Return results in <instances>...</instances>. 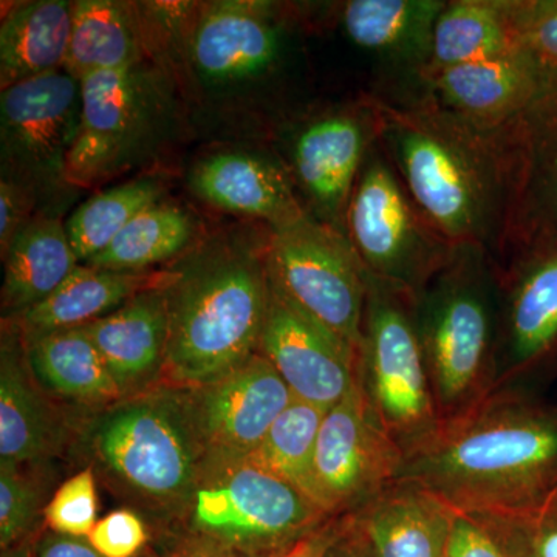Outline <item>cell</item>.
Instances as JSON below:
<instances>
[{
	"mask_svg": "<svg viewBox=\"0 0 557 557\" xmlns=\"http://www.w3.org/2000/svg\"><path fill=\"white\" fill-rule=\"evenodd\" d=\"M259 354L277 370L293 397L319 409H332L357 373L358 351L289 302L271 278Z\"/></svg>",
	"mask_w": 557,
	"mask_h": 557,
	"instance_id": "obj_17",
	"label": "cell"
},
{
	"mask_svg": "<svg viewBox=\"0 0 557 557\" xmlns=\"http://www.w3.org/2000/svg\"><path fill=\"white\" fill-rule=\"evenodd\" d=\"M324 557H373L372 549L355 522L354 516H343L338 536L330 545Z\"/></svg>",
	"mask_w": 557,
	"mask_h": 557,
	"instance_id": "obj_44",
	"label": "cell"
},
{
	"mask_svg": "<svg viewBox=\"0 0 557 557\" xmlns=\"http://www.w3.org/2000/svg\"><path fill=\"white\" fill-rule=\"evenodd\" d=\"M185 511L188 533L251 557H274L332 519L249 457L207 458Z\"/></svg>",
	"mask_w": 557,
	"mask_h": 557,
	"instance_id": "obj_6",
	"label": "cell"
},
{
	"mask_svg": "<svg viewBox=\"0 0 557 557\" xmlns=\"http://www.w3.org/2000/svg\"><path fill=\"white\" fill-rule=\"evenodd\" d=\"M446 0H348L341 5L344 33L359 49L420 76L431 62L435 22Z\"/></svg>",
	"mask_w": 557,
	"mask_h": 557,
	"instance_id": "obj_23",
	"label": "cell"
},
{
	"mask_svg": "<svg viewBox=\"0 0 557 557\" xmlns=\"http://www.w3.org/2000/svg\"><path fill=\"white\" fill-rule=\"evenodd\" d=\"M511 168L509 249L557 239V76H548L536 100L502 127ZM497 260V262H498Z\"/></svg>",
	"mask_w": 557,
	"mask_h": 557,
	"instance_id": "obj_16",
	"label": "cell"
},
{
	"mask_svg": "<svg viewBox=\"0 0 557 557\" xmlns=\"http://www.w3.org/2000/svg\"><path fill=\"white\" fill-rule=\"evenodd\" d=\"M171 113L168 81L145 61L86 76L65 183L89 189L134 170L166 135Z\"/></svg>",
	"mask_w": 557,
	"mask_h": 557,
	"instance_id": "obj_8",
	"label": "cell"
},
{
	"mask_svg": "<svg viewBox=\"0 0 557 557\" xmlns=\"http://www.w3.org/2000/svg\"><path fill=\"white\" fill-rule=\"evenodd\" d=\"M417 327L440 424L496 391L497 262L478 245H457L417 298Z\"/></svg>",
	"mask_w": 557,
	"mask_h": 557,
	"instance_id": "obj_4",
	"label": "cell"
},
{
	"mask_svg": "<svg viewBox=\"0 0 557 557\" xmlns=\"http://www.w3.org/2000/svg\"><path fill=\"white\" fill-rule=\"evenodd\" d=\"M124 394L163 369L168 343L164 288L149 289L83 325Z\"/></svg>",
	"mask_w": 557,
	"mask_h": 557,
	"instance_id": "obj_24",
	"label": "cell"
},
{
	"mask_svg": "<svg viewBox=\"0 0 557 557\" xmlns=\"http://www.w3.org/2000/svg\"><path fill=\"white\" fill-rule=\"evenodd\" d=\"M282 28L265 2L220 0L201 11L190 57L203 78L240 83L269 72L281 57Z\"/></svg>",
	"mask_w": 557,
	"mask_h": 557,
	"instance_id": "obj_19",
	"label": "cell"
},
{
	"mask_svg": "<svg viewBox=\"0 0 557 557\" xmlns=\"http://www.w3.org/2000/svg\"><path fill=\"white\" fill-rule=\"evenodd\" d=\"M456 512L426 487L397 480L351 516L373 557H443Z\"/></svg>",
	"mask_w": 557,
	"mask_h": 557,
	"instance_id": "obj_21",
	"label": "cell"
},
{
	"mask_svg": "<svg viewBox=\"0 0 557 557\" xmlns=\"http://www.w3.org/2000/svg\"><path fill=\"white\" fill-rule=\"evenodd\" d=\"M358 372L405 458L434 437L440 418L418 336L417 296L369 273Z\"/></svg>",
	"mask_w": 557,
	"mask_h": 557,
	"instance_id": "obj_7",
	"label": "cell"
},
{
	"mask_svg": "<svg viewBox=\"0 0 557 557\" xmlns=\"http://www.w3.org/2000/svg\"><path fill=\"white\" fill-rule=\"evenodd\" d=\"M163 186L157 178L131 180L123 185L95 194L70 215V244L79 262H89L137 218L139 212L160 203Z\"/></svg>",
	"mask_w": 557,
	"mask_h": 557,
	"instance_id": "obj_32",
	"label": "cell"
},
{
	"mask_svg": "<svg viewBox=\"0 0 557 557\" xmlns=\"http://www.w3.org/2000/svg\"><path fill=\"white\" fill-rule=\"evenodd\" d=\"M379 145L431 225L453 245L498 260L507 236L511 168L500 129H482L423 95L379 97Z\"/></svg>",
	"mask_w": 557,
	"mask_h": 557,
	"instance_id": "obj_1",
	"label": "cell"
},
{
	"mask_svg": "<svg viewBox=\"0 0 557 557\" xmlns=\"http://www.w3.org/2000/svg\"><path fill=\"white\" fill-rule=\"evenodd\" d=\"M341 519H343V516L329 519L327 522L322 523L317 530L311 531L306 537L296 542L293 547L278 553L274 557H324L330 545L338 536Z\"/></svg>",
	"mask_w": 557,
	"mask_h": 557,
	"instance_id": "obj_43",
	"label": "cell"
},
{
	"mask_svg": "<svg viewBox=\"0 0 557 557\" xmlns=\"http://www.w3.org/2000/svg\"><path fill=\"white\" fill-rule=\"evenodd\" d=\"M2 557H36L35 547L32 541L24 542V544L16 545V547L2 552Z\"/></svg>",
	"mask_w": 557,
	"mask_h": 557,
	"instance_id": "obj_45",
	"label": "cell"
},
{
	"mask_svg": "<svg viewBox=\"0 0 557 557\" xmlns=\"http://www.w3.org/2000/svg\"><path fill=\"white\" fill-rule=\"evenodd\" d=\"M194 223L183 209L157 203L139 212L104 251L84 265L141 273L188 248Z\"/></svg>",
	"mask_w": 557,
	"mask_h": 557,
	"instance_id": "obj_31",
	"label": "cell"
},
{
	"mask_svg": "<svg viewBox=\"0 0 557 557\" xmlns=\"http://www.w3.org/2000/svg\"><path fill=\"white\" fill-rule=\"evenodd\" d=\"M58 445L53 417L33 386L14 348L3 343L0 358V463L32 468Z\"/></svg>",
	"mask_w": 557,
	"mask_h": 557,
	"instance_id": "obj_30",
	"label": "cell"
},
{
	"mask_svg": "<svg viewBox=\"0 0 557 557\" xmlns=\"http://www.w3.org/2000/svg\"><path fill=\"white\" fill-rule=\"evenodd\" d=\"M160 557H251L231 548L228 545L220 544L212 539L199 536V534L186 531L182 536L174 539L171 545L161 553Z\"/></svg>",
	"mask_w": 557,
	"mask_h": 557,
	"instance_id": "obj_41",
	"label": "cell"
},
{
	"mask_svg": "<svg viewBox=\"0 0 557 557\" xmlns=\"http://www.w3.org/2000/svg\"><path fill=\"white\" fill-rule=\"evenodd\" d=\"M440 108L482 129H500L541 94L545 76L525 53L426 69L417 78Z\"/></svg>",
	"mask_w": 557,
	"mask_h": 557,
	"instance_id": "obj_18",
	"label": "cell"
},
{
	"mask_svg": "<svg viewBox=\"0 0 557 557\" xmlns=\"http://www.w3.org/2000/svg\"><path fill=\"white\" fill-rule=\"evenodd\" d=\"M265 251L269 276L278 292L358 351L368 271L346 234L309 215L271 231Z\"/></svg>",
	"mask_w": 557,
	"mask_h": 557,
	"instance_id": "obj_10",
	"label": "cell"
},
{
	"mask_svg": "<svg viewBox=\"0 0 557 557\" xmlns=\"http://www.w3.org/2000/svg\"><path fill=\"white\" fill-rule=\"evenodd\" d=\"M79 119L81 83L64 69L2 90V178L27 186L36 196L65 183Z\"/></svg>",
	"mask_w": 557,
	"mask_h": 557,
	"instance_id": "obj_13",
	"label": "cell"
},
{
	"mask_svg": "<svg viewBox=\"0 0 557 557\" xmlns=\"http://www.w3.org/2000/svg\"><path fill=\"white\" fill-rule=\"evenodd\" d=\"M73 2L35 0L14 7L0 27V87L64 67L72 36Z\"/></svg>",
	"mask_w": 557,
	"mask_h": 557,
	"instance_id": "obj_26",
	"label": "cell"
},
{
	"mask_svg": "<svg viewBox=\"0 0 557 557\" xmlns=\"http://www.w3.org/2000/svg\"><path fill=\"white\" fill-rule=\"evenodd\" d=\"M36 557H102L87 539L62 536L47 530L33 539Z\"/></svg>",
	"mask_w": 557,
	"mask_h": 557,
	"instance_id": "obj_42",
	"label": "cell"
},
{
	"mask_svg": "<svg viewBox=\"0 0 557 557\" xmlns=\"http://www.w3.org/2000/svg\"><path fill=\"white\" fill-rule=\"evenodd\" d=\"M149 541L145 520L131 509H116L101 520L87 537L102 557H137Z\"/></svg>",
	"mask_w": 557,
	"mask_h": 557,
	"instance_id": "obj_38",
	"label": "cell"
},
{
	"mask_svg": "<svg viewBox=\"0 0 557 557\" xmlns=\"http://www.w3.org/2000/svg\"><path fill=\"white\" fill-rule=\"evenodd\" d=\"M325 413L327 410L293 399L248 457L310 498L314 449Z\"/></svg>",
	"mask_w": 557,
	"mask_h": 557,
	"instance_id": "obj_33",
	"label": "cell"
},
{
	"mask_svg": "<svg viewBox=\"0 0 557 557\" xmlns=\"http://www.w3.org/2000/svg\"><path fill=\"white\" fill-rule=\"evenodd\" d=\"M346 236L369 274L417 298L457 247L424 218L379 143L370 149L351 194Z\"/></svg>",
	"mask_w": 557,
	"mask_h": 557,
	"instance_id": "obj_9",
	"label": "cell"
},
{
	"mask_svg": "<svg viewBox=\"0 0 557 557\" xmlns=\"http://www.w3.org/2000/svg\"><path fill=\"white\" fill-rule=\"evenodd\" d=\"M168 343L161 372L199 387L258 354L270 307L267 251L220 247L200 252L164 288Z\"/></svg>",
	"mask_w": 557,
	"mask_h": 557,
	"instance_id": "obj_3",
	"label": "cell"
},
{
	"mask_svg": "<svg viewBox=\"0 0 557 557\" xmlns=\"http://www.w3.org/2000/svg\"><path fill=\"white\" fill-rule=\"evenodd\" d=\"M97 480L91 469H83L54 491L42 516L47 530L62 536L87 539L97 525Z\"/></svg>",
	"mask_w": 557,
	"mask_h": 557,
	"instance_id": "obj_36",
	"label": "cell"
},
{
	"mask_svg": "<svg viewBox=\"0 0 557 557\" xmlns=\"http://www.w3.org/2000/svg\"><path fill=\"white\" fill-rule=\"evenodd\" d=\"M89 443L110 478L159 505L186 507L207 461L180 391L120 399L95 421Z\"/></svg>",
	"mask_w": 557,
	"mask_h": 557,
	"instance_id": "obj_5",
	"label": "cell"
},
{
	"mask_svg": "<svg viewBox=\"0 0 557 557\" xmlns=\"http://www.w3.org/2000/svg\"><path fill=\"white\" fill-rule=\"evenodd\" d=\"M520 51L516 0H449L435 22L426 69L450 67Z\"/></svg>",
	"mask_w": 557,
	"mask_h": 557,
	"instance_id": "obj_28",
	"label": "cell"
},
{
	"mask_svg": "<svg viewBox=\"0 0 557 557\" xmlns=\"http://www.w3.org/2000/svg\"><path fill=\"white\" fill-rule=\"evenodd\" d=\"M42 491L27 468L0 463V548L32 541L38 522Z\"/></svg>",
	"mask_w": 557,
	"mask_h": 557,
	"instance_id": "obj_35",
	"label": "cell"
},
{
	"mask_svg": "<svg viewBox=\"0 0 557 557\" xmlns=\"http://www.w3.org/2000/svg\"><path fill=\"white\" fill-rule=\"evenodd\" d=\"M403 465L405 453L370 406L357 366L346 395L319 429L310 498L330 518L351 515L397 482Z\"/></svg>",
	"mask_w": 557,
	"mask_h": 557,
	"instance_id": "obj_12",
	"label": "cell"
},
{
	"mask_svg": "<svg viewBox=\"0 0 557 557\" xmlns=\"http://www.w3.org/2000/svg\"><path fill=\"white\" fill-rule=\"evenodd\" d=\"M471 516L507 557H557V487L531 507Z\"/></svg>",
	"mask_w": 557,
	"mask_h": 557,
	"instance_id": "obj_34",
	"label": "cell"
},
{
	"mask_svg": "<svg viewBox=\"0 0 557 557\" xmlns=\"http://www.w3.org/2000/svg\"><path fill=\"white\" fill-rule=\"evenodd\" d=\"M145 61V36L134 5L119 0L73 2L72 36L64 69L79 83L94 73Z\"/></svg>",
	"mask_w": 557,
	"mask_h": 557,
	"instance_id": "obj_27",
	"label": "cell"
},
{
	"mask_svg": "<svg viewBox=\"0 0 557 557\" xmlns=\"http://www.w3.org/2000/svg\"><path fill=\"white\" fill-rule=\"evenodd\" d=\"M25 350L33 375L60 397L89 405L126 397L86 327L39 336L25 343Z\"/></svg>",
	"mask_w": 557,
	"mask_h": 557,
	"instance_id": "obj_29",
	"label": "cell"
},
{
	"mask_svg": "<svg viewBox=\"0 0 557 557\" xmlns=\"http://www.w3.org/2000/svg\"><path fill=\"white\" fill-rule=\"evenodd\" d=\"M379 97L311 120L293 143V171L318 222L346 234V214L359 172L379 143Z\"/></svg>",
	"mask_w": 557,
	"mask_h": 557,
	"instance_id": "obj_14",
	"label": "cell"
},
{
	"mask_svg": "<svg viewBox=\"0 0 557 557\" xmlns=\"http://www.w3.org/2000/svg\"><path fill=\"white\" fill-rule=\"evenodd\" d=\"M177 271H112L79 265L53 295L20 314L25 343L58 330L83 327L149 289L170 287Z\"/></svg>",
	"mask_w": 557,
	"mask_h": 557,
	"instance_id": "obj_22",
	"label": "cell"
},
{
	"mask_svg": "<svg viewBox=\"0 0 557 557\" xmlns=\"http://www.w3.org/2000/svg\"><path fill=\"white\" fill-rule=\"evenodd\" d=\"M520 50L545 76H557V0H516Z\"/></svg>",
	"mask_w": 557,
	"mask_h": 557,
	"instance_id": "obj_37",
	"label": "cell"
},
{
	"mask_svg": "<svg viewBox=\"0 0 557 557\" xmlns=\"http://www.w3.org/2000/svg\"><path fill=\"white\" fill-rule=\"evenodd\" d=\"M497 284L496 391L533 388L557 373V239L509 249Z\"/></svg>",
	"mask_w": 557,
	"mask_h": 557,
	"instance_id": "obj_11",
	"label": "cell"
},
{
	"mask_svg": "<svg viewBox=\"0 0 557 557\" xmlns=\"http://www.w3.org/2000/svg\"><path fill=\"white\" fill-rule=\"evenodd\" d=\"M185 398L207 458L248 457L295 399L259 351Z\"/></svg>",
	"mask_w": 557,
	"mask_h": 557,
	"instance_id": "obj_15",
	"label": "cell"
},
{
	"mask_svg": "<svg viewBox=\"0 0 557 557\" xmlns=\"http://www.w3.org/2000/svg\"><path fill=\"white\" fill-rule=\"evenodd\" d=\"M2 309L24 313L53 295L79 267L60 218H33L2 256Z\"/></svg>",
	"mask_w": 557,
	"mask_h": 557,
	"instance_id": "obj_25",
	"label": "cell"
},
{
	"mask_svg": "<svg viewBox=\"0 0 557 557\" xmlns=\"http://www.w3.org/2000/svg\"><path fill=\"white\" fill-rule=\"evenodd\" d=\"M36 193L14 180L0 182V249L5 255L17 233L33 219Z\"/></svg>",
	"mask_w": 557,
	"mask_h": 557,
	"instance_id": "obj_39",
	"label": "cell"
},
{
	"mask_svg": "<svg viewBox=\"0 0 557 557\" xmlns=\"http://www.w3.org/2000/svg\"><path fill=\"white\" fill-rule=\"evenodd\" d=\"M398 480L467 515L531 507L557 487V405L533 388H497L440 424Z\"/></svg>",
	"mask_w": 557,
	"mask_h": 557,
	"instance_id": "obj_2",
	"label": "cell"
},
{
	"mask_svg": "<svg viewBox=\"0 0 557 557\" xmlns=\"http://www.w3.org/2000/svg\"><path fill=\"white\" fill-rule=\"evenodd\" d=\"M443 557H507L478 519L456 512Z\"/></svg>",
	"mask_w": 557,
	"mask_h": 557,
	"instance_id": "obj_40",
	"label": "cell"
},
{
	"mask_svg": "<svg viewBox=\"0 0 557 557\" xmlns=\"http://www.w3.org/2000/svg\"><path fill=\"white\" fill-rule=\"evenodd\" d=\"M190 189L212 207L269 223L271 231L309 218L287 172L273 161L245 152L215 153L200 161Z\"/></svg>",
	"mask_w": 557,
	"mask_h": 557,
	"instance_id": "obj_20",
	"label": "cell"
}]
</instances>
